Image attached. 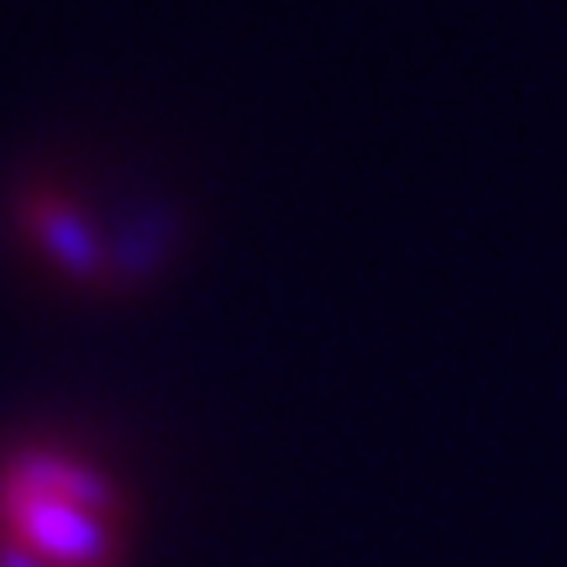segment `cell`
I'll use <instances>...</instances> for the list:
<instances>
[{"instance_id":"6da1fadb","label":"cell","mask_w":567,"mask_h":567,"mask_svg":"<svg viewBox=\"0 0 567 567\" xmlns=\"http://www.w3.org/2000/svg\"><path fill=\"white\" fill-rule=\"evenodd\" d=\"M137 505L105 452L74 436L0 446V567H126Z\"/></svg>"}]
</instances>
